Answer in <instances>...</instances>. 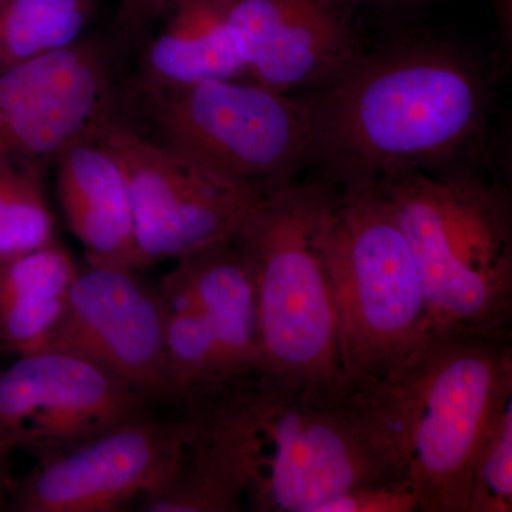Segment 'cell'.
I'll list each match as a JSON object with an SVG mask.
<instances>
[{"label": "cell", "instance_id": "d4e9b609", "mask_svg": "<svg viewBox=\"0 0 512 512\" xmlns=\"http://www.w3.org/2000/svg\"><path fill=\"white\" fill-rule=\"evenodd\" d=\"M507 168H508V175H510L511 183H512V136L510 143H508L507 148Z\"/></svg>", "mask_w": 512, "mask_h": 512}, {"label": "cell", "instance_id": "5bb4252c", "mask_svg": "<svg viewBox=\"0 0 512 512\" xmlns=\"http://www.w3.org/2000/svg\"><path fill=\"white\" fill-rule=\"evenodd\" d=\"M94 128L57 157V192L63 214L83 245L87 262L138 271L126 174Z\"/></svg>", "mask_w": 512, "mask_h": 512}, {"label": "cell", "instance_id": "4fadbf2b", "mask_svg": "<svg viewBox=\"0 0 512 512\" xmlns=\"http://www.w3.org/2000/svg\"><path fill=\"white\" fill-rule=\"evenodd\" d=\"M228 25L247 80L276 92L318 87L360 55L330 0H229Z\"/></svg>", "mask_w": 512, "mask_h": 512}, {"label": "cell", "instance_id": "d6986e66", "mask_svg": "<svg viewBox=\"0 0 512 512\" xmlns=\"http://www.w3.org/2000/svg\"><path fill=\"white\" fill-rule=\"evenodd\" d=\"M468 512H512V343L474 473Z\"/></svg>", "mask_w": 512, "mask_h": 512}, {"label": "cell", "instance_id": "4316f807", "mask_svg": "<svg viewBox=\"0 0 512 512\" xmlns=\"http://www.w3.org/2000/svg\"><path fill=\"white\" fill-rule=\"evenodd\" d=\"M511 313H512V302H511Z\"/></svg>", "mask_w": 512, "mask_h": 512}, {"label": "cell", "instance_id": "52a82bcc", "mask_svg": "<svg viewBox=\"0 0 512 512\" xmlns=\"http://www.w3.org/2000/svg\"><path fill=\"white\" fill-rule=\"evenodd\" d=\"M161 144L229 183L274 194L315 160L311 104L247 79L184 86L140 83Z\"/></svg>", "mask_w": 512, "mask_h": 512}, {"label": "cell", "instance_id": "6da1fadb", "mask_svg": "<svg viewBox=\"0 0 512 512\" xmlns=\"http://www.w3.org/2000/svg\"><path fill=\"white\" fill-rule=\"evenodd\" d=\"M490 99L476 60L448 43L360 53L308 100L315 160L340 187L456 168L483 138Z\"/></svg>", "mask_w": 512, "mask_h": 512}, {"label": "cell", "instance_id": "3957f363", "mask_svg": "<svg viewBox=\"0 0 512 512\" xmlns=\"http://www.w3.org/2000/svg\"><path fill=\"white\" fill-rule=\"evenodd\" d=\"M507 348L503 335L430 333L389 375L353 387L419 511L468 512Z\"/></svg>", "mask_w": 512, "mask_h": 512}, {"label": "cell", "instance_id": "277c9868", "mask_svg": "<svg viewBox=\"0 0 512 512\" xmlns=\"http://www.w3.org/2000/svg\"><path fill=\"white\" fill-rule=\"evenodd\" d=\"M416 259L430 333L503 335L512 318V195L461 168L377 184Z\"/></svg>", "mask_w": 512, "mask_h": 512}, {"label": "cell", "instance_id": "2e32d148", "mask_svg": "<svg viewBox=\"0 0 512 512\" xmlns=\"http://www.w3.org/2000/svg\"><path fill=\"white\" fill-rule=\"evenodd\" d=\"M188 276L220 348L224 382L258 367L254 281L234 241L197 249L175 261Z\"/></svg>", "mask_w": 512, "mask_h": 512}, {"label": "cell", "instance_id": "cb8c5ba5", "mask_svg": "<svg viewBox=\"0 0 512 512\" xmlns=\"http://www.w3.org/2000/svg\"><path fill=\"white\" fill-rule=\"evenodd\" d=\"M503 19L505 30H507L512 45V0H504L503 2Z\"/></svg>", "mask_w": 512, "mask_h": 512}, {"label": "cell", "instance_id": "7402d4cb", "mask_svg": "<svg viewBox=\"0 0 512 512\" xmlns=\"http://www.w3.org/2000/svg\"><path fill=\"white\" fill-rule=\"evenodd\" d=\"M170 0H120L123 28L137 30L160 19Z\"/></svg>", "mask_w": 512, "mask_h": 512}, {"label": "cell", "instance_id": "484cf974", "mask_svg": "<svg viewBox=\"0 0 512 512\" xmlns=\"http://www.w3.org/2000/svg\"><path fill=\"white\" fill-rule=\"evenodd\" d=\"M359 2L389 3V2H393V0H359Z\"/></svg>", "mask_w": 512, "mask_h": 512}, {"label": "cell", "instance_id": "8992f818", "mask_svg": "<svg viewBox=\"0 0 512 512\" xmlns=\"http://www.w3.org/2000/svg\"><path fill=\"white\" fill-rule=\"evenodd\" d=\"M320 245L338 311L348 389L389 375L429 335L419 266L376 185L333 190Z\"/></svg>", "mask_w": 512, "mask_h": 512}, {"label": "cell", "instance_id": "7c38bea8", "mask_svg": "<svg viewBox=\"0 0 512 512\" xmlns=\"http://www.w3.org/2000/svg\"><path fill=\"white\" fill-rule=\"evenodd\" d=\"M109 77L93 43L0 72V156L42 167L92 131L109 110Z\"/></svg>", "mask_w": 512, "mask_h": 512}, {"label": "cell", "instance_id": "e0dca14e", "mask_svg": "<svg viewBox=\"0 0 512 512\" xmlns=\"http://www.w3.org/2000/svg\"><path fill=\"white\" fill-rule=\"evenodd\" d=\"M164 311L168 365L181 409L224 383L220 348L210 320L180 265L157 286Z\"/></svg>", "mask_w": 512, "mask_h": 512}, {"label": "cell", "instance_id": "30bf717a", "mask_svg": "<svg viewBox=\"0 0 512 512\" xmlns=\"http://www.w3.org/2000/svg\"><path fill=\"white\" fill-rule=\"evenodd\" d=\"M148 407L106 367L63 350L19 356L0 372V441L37 460L79 446Z\"/></svg>", "mask_w": 512, "mask_h": 512}, {"label": "cell", "instance_id": "603a6c76", "mask_svg": "<svg viewBox=\"0 0 512 512\" xmlns=\"http://www.w3.org/2000/svg\"><path fill=\"white\" fill-rule=\"evenodd\" d=\"M13 450L9 444L0 441V510L5 507L6 497L9 495V456Z\"/></svg>", "mask_w": 512, "mask_h": 512}, {"label": "cell", "instance_id": "ffe728a7", "mask_svg": "<svg viewBox=\"0 0 512 512\" xmlns=\"http://www.w3.org/2000/svg\"><path fill=\"white\" fill-rule=\"evenodd\" d=\"M419 500L404 478L357 485L323 504L318 512H414Z\"/></svg>", "mask_w": 512, "mask_h": 512}, {"label": "cell", "instance_id": "5b68a950", "mask_svg": "<svg viewBox=\"0 0 512 512\" xmlns=\"http://www.w3.org/2000/svg\"><path fill=\"white\" fill-rule=\"evenodd\" d=\"M333 190L289 184L249 214L235 245L254 281L258 308L256 370L332 390H348L339 322L320 227Z\"/></svg>", "mask_w": 512, "mask_h": 512}, {"label": "cell", "instance_id": "7a4b0ae2", "mask_svg": "<svg viewBox=\"0 0 512 512\" xmlns=\"http://www.w3.org/2000/svg\"><path fill=\"white\" fill-rule=\"evenodd\" d=\"M194 406L228 448L249 510L318 512L357 485L403 478L353 389L252 370Z\"/></svg>", "mask_w": 512, "mask_h": 512}, {"label": "cell", "instance_id": "44dd1931", "mask_svg": "<svg viewBox=\"0 0 512 512\" xmlns=\"http://www.w3.org/2000/svg\"><path fill=\"white\" fill-rule=\"evenodd\" d=\"M42 171L35 164L22 163L13 158L0 156V229L18 202L23 188L30 178Z\"/></svg>", "mask_w": 512, "mask_h": 512}, {"label": "cell", "instance_id": "9a60e30c", "mask_svg": "<svg viewBox=\"0 0 512 512\" xmlns=\"http://www.w3.org/2000/svg\"><path fill=\"white\" fill-rule=\"evenodd\" d=\"M229 0H170L144 57L143 82L184 86L247 79L228 25Z\"/></svg>", "mask_w": 512, "mask_h": 512}, {"label": "cell", "instance_id": "ac0fdd59", "mask_svg": "<svg viewBox=\"0 0 512 512\" xmlns=\"http://www.w3.org/2000/svg\"><path fill=\"white\" fill-rule=\"evenodd\" d=\"M93 0H0V72L79 42Z\"/></svg>", "mask_w": 512, "mask_h": 512}, {"label": "cell", "instance_id": "9c48e42d", "mask_svg": "<svg viewBox=\"0 0 512 512\" xmlns=\"http://www.w3.org/2000/svg\"><path fill=\"white\" fill-rule=\"evenodd\" d=\"M192 431L188 413L178 420L137 414L10 480L13 510L111 512L134 498L144 501L173 477Z\"/></svg>", "mask_w": 512, "mask_h": 512}, {"label": "cell", "instance_id": "8fae6325", "mask_svg": "<svg viewBox=\"0 0 512 512\" xmlns=\"http://www.w3.org/2000/svg\"><path fill=\"white\" fill-rule=\"evenodd\" d=\"M47 350L99 363L148 404L181 407L165 350L160 293L134 269L92 262L79 268Z\"/></svg>", "mask_w": 512, "mask_h": 512}, {"label": "cell", "instance_id": "ba28073f", "mask_svg": "<svg viewBox=\"0 0 512 512\" xmlns=\"http://www.w3.org/2000/svg\"><path fill=\"white\" fill-rule=\"evenodd\" d=\"M97 137L126 174L137 269L234 241L262 195L210 173L156 138L106 116Z\"/></svg>", "mask_w": 512, "mask_h": 512}]
</instances>
